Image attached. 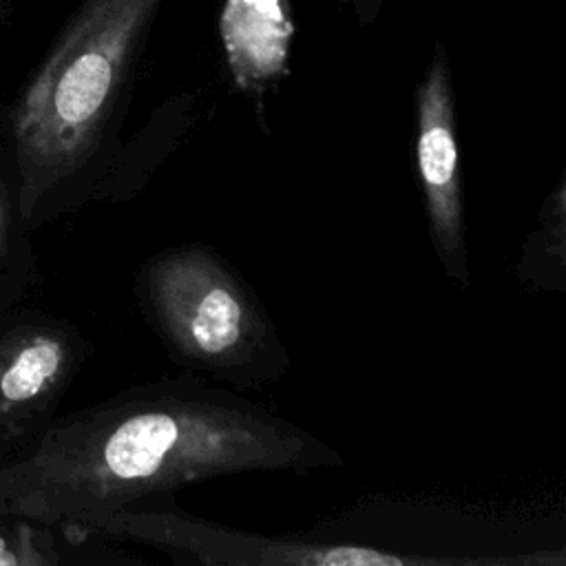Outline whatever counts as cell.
<instances>
[{
  "label": "cell",
  "instance_id": "9",
  "mask_svg": "<svg viewBox=\"0 0 566 566\" xmlns=\"http://www.w3.org/2000/svg\"><path fill=\"white\" fill-rule=\"evenodd\" d=\"M57 555L46 533H35L20 524L15 531L0 526V566H42L55 564Z\"/></svg>",
  "mask_w": 566,
  "mask_h": 566
},
{
  "label": "cell",
  "instance_id": "4",
  "mask_svg": "<svg viewBox=\"0 0 566 566\" xmlns=\"http://www.w3.org/2000/svg\"><path fill=\"white\" fill-rule=\"evenodd\" d=\"M93 537L150 546L177 564L192 566H533L551 555H424L358 542L274 537L239 531L188 513L172 493L137 500L108 520Z\"/></svg>",
  "mask_w": 566,
  "mask_h": 566
},
{
  "label": "cell",
  "instance_id": "6",
  "mask_svg": "<svg viewBox=\"0 0 566 566\" xmlns=\"http://www.w3.org/2000/svg\"><path fill=\"white\" fill-rule=\"evenodd\" d=\"M86 340L62 323H24L0 336V429L22 431L53 411L86 358Z\"/></svg>",
  "mask_w": 566,
  "mask_h": 566
},
{
  "label": "cell",
  "instance_id": "5",
  "mask_svg": "<svg viewBox=\"0 0 566 566\" xmlns=\"http://www.w3.org/2000/svg\"><path fill=\"white\" fill-rule=\"evenodd\" d=\"M416 168L429 239L442 274L458 287L471 283L464 179L455 102L444 46H438L416 88Z\"/></svg>",
  "mask_w": 566,
  "mask_h": 566
},
{
  "label": "cell",
  "instance_id": "8",
  "mask_svg": "<svg viewBox=\"0 0 566 566\" xmlns=\"http://www.w3.org/2000/svg\"><path fill=\"white\" fill-rule=\"evenodd\" d=\"M515 276L522 285L562 294L566 287V175L544 197L535 226L528 230Z\"/></svg>",
  "mask_w": 566,
  "mask_h": 566
},
{
  "label": "cell",
  "instance_id": "3",
  "mask_svg": "<svg viewBox=\"0 0 566 566\" xmlns=\"http://www.w3.org/2000/svg\"><path fill=\"white\" fill-rule=\"evenodd\" d=\"M146 325L181 369L245 391L279 382L292 356L254 287L214 248L150 254L135 274Z\"/></svg>",
  "mask_w": 566,
  "mask_h": 566
},
{
  "label": "cell",
  "instance_id": "11",
  "mask_svg": "<svg viewBox=\"0 0 566 566\" xmlns=\"http://www.w3.org/2000/svg\"><path fill=\"white\" fill-rule=\"evenodd\" d=\"M13 0H0V20H7L11 15Z\"/></svg>",
  "mask_w": 566,
  "mask_h": 566
},
{
  "label": "cell",
  "instance_id": "1",
  "mask_svg": "<svg viewBox=\"0 0 566 566\" xmlns=\"http://www.w3.org/2000/svg\"><path fill=\"white\" fill-rule=\"evenodd\" d=\"M345 458L303 424L192 371L51 422L0 467V513L84 542L119 509L241 473H312Z\"/></svg>",
  "mask_w": 566,
  "mask_h": 566
},
{
  "label": "cell",
  "instance_id": "7",
  "mask_svg": "<svg viewBox=\"0 0 566 566\" xmlns=\"http://www.w3.org/2000/svg\"><path fill=\"white\" fill-rule=\"evenodd\" d=\"M219 27L237 86L261 91L285 73L294 27L283 0H226Z\"/></svg>",
  "mask_w": 566,
  "mask_h": 566
},
{
  "label": "cell",
  "instance_id": "2",
  "mask_svg": "<svg viewBox=\"0 0 566 566\" xmlns=\"http://www.w3.org/2000/svg\"><path fill=\"white\" fill-rule=\"evenodd\" d=\"M159 0H84L11 108L24 219L117 159L135 62Z\"/></svg>",
  "mask_w": 566,
  "mask_h": 566
},
{
  "label": "cell",
  "instance_id": "10",
  "mask_svg": "<svg viewBox=\"0 0 566 566\" xmlns=\"http://www.w3.org/2000/svg\"><path fill=\"white\" fill-rule=\"evenodd\" d=\"M4 239H7V210H4V203L0 199V259H2V252H4Z\"/></svg>",
  "mask_w": 566,
  "mask_h": 566
}]
</instances>
